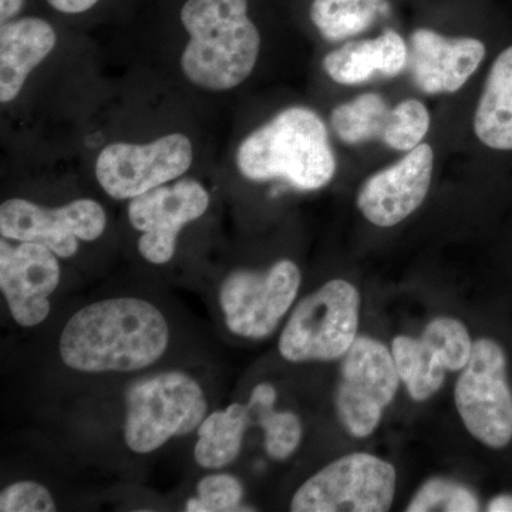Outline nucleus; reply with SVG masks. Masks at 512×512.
<instances>
[{
	"label": "nucleus",
	"instance_id": "nucleus-1",
	"mask_svg": "<svg viewBox=\"0 0 512 512\" xmlns=\"http://www.w3.org/2000/svg\"><path fill=\"white\" fill-rule=\"evenodd\" d=\"M170 342V329L153 303L113 298L74 313L60 336L64 365L83 373H127L158 362Z\"/></svg>",
	"mask_w": 512,
	"mask_h": 512
},
{
	"label": "nucleus",
	"instance_id": "nucleus-2",
	"mask_svg": "<svg viewBox=\"0 0 512 512\" xmlns=\"http://www.w3.org/2000/svg\"><path fill=\"white\" fill-rule=\"evenodd\" d=\"M181 23L190 35L181 69L195 86L227 92L254 72L261 36L249 19L248 0H187Z\"/></svg>",
	"mask_w": 512,
	"mask_h": 512
},
{
	"label": "nucleus",
	"instance_id": "nucleus-3",
	"mask_svg": "<svg viewBox=\"0 0 512 512\" xmlns=\"http://www.w3.org/2000/svg\"><path fill=\"white\" fill-rule=\"evenodd\" d=\"M237 167L251 181L281 178L296 190L316 191L335 175L336 157L319 114L289 107L242 141Z\"/></svg>",
	"mask_w": 512,
	"mask_h": 512
},
{
	"label": "nucleus",
	"instance_id": "nucleus-4",
	"mask_svg": "<svg viewBox=\"0 0 512 512\" xmlns=\"http://www.w3.org/2000/svg\"><path fill=\"white\" fill-rule=\"evenodd\" d=\"M207 410L200 384L187 373L148 376L127 390L124 440L134 453H153L173 437L198 430Z\"/></svg>",
	"mask_w": 512,
	"mask_h": 512
},
{
	"label": "nucleus",
	"instance_id": "nucleus-5",
	"mask_svg": "<svg viewBox=\"0 0 512 512\" xmlns=\"http://www.w3.org/2000/svg\"><path fill=\"white\" fill-rule=\"evenodd\" d=\"M360 293L345 279H332L306 296L279 338V352L292 363L343 359L357 339Z\"/></svg>",
	"mask_w": 512,
	"mask_h": 512
},
{
	"label": "nucleus",
	"instance_id": "nucleus-6",
	"mask_svg": "<svg viewBox=\"0 0 512 512\" xmlns=\"http://www.w3.org/2000/svg\"><path fill=\"white\" fill-rule=\"evenodd\" d=\"M396 468L369 453L332 461L298 488L293 512H384L396 494Z\"/></svg>",
	"mask_w": 512,
	"mask_h": 512
},
{
	"label": "nucleus",
	"instance_id": "nucleus-7",
	"mask_svg": "<svg viewBox=\"0 0 512 512\" xmlns=\"http://www.w3.org/2000/svg\"><path fill=\"white\" fill-rule=\"evenodd\" d=\"M457 412L468 433L485 447L501 450L512 441V390L507 355L493 339L473 343L454 390Z\"/></svg>",
	"mask_w": 512,
	"mask_h": 512
},
{
	"label": "nucleus",
	"instance_id": "nucleus-8",
	"mask_svg": "<svg viewBox=\"0 0 512 512\" xmlns=\"http://www.w3.org/2000/svg\"><path fill=\"white\" fill-rule=\"evenodd\" d=\"M400 382L392 350L377 339L357 336L343 356L335 392L336 416L343 429L356 439L372 436Z\"/></svg>",
	"mask_w": 512,
	"mask_h": 512
},
{
	"label": "nucleus",
	"instance_id": "nucleus-9",
	"mask_svg": "<svg viewBox=\"0 0 512 512\" xmlns=\"http://www.w3.org/2000/svg\"><path fill=\"white\" fill-rule=\"evenodd\" d=\"M298 265L289 259L265 271L238 269L222 282L220 305L227 328L241 338H268L295 302L301 288Z\"/></svg>",
	"mask_w": 512,
	"mask_h": 512
},
{
	"label": "nucleus",
	"instance_id": "nucleus-10",
	"mask_svg": "<svg viewBox=\"0 0 512 512\" xmlns=\"http://www.w3.org/2000/svg\"><path fill=\"white\" fill-rule=\"evenodd\" d=\"M192 160L191 140L180 133L148 144L113 143L97 157L96 177L114 200H133L180 178Z\"/></svg>",
	"mask_w": 512,
	"mask_h": 512
},
{
	"label": "nucleus",
	"instance_id": "nucleus-11",
	"mask_svg": "<svg viewBox=\"0 0 512 512\" xmlns=\"http://www.w3.org/2000/svg\"><path fill=\"white\" fill-rule=\"evenodd\" d=\"M107 217L99 202L80 198L59 208L12 198L0 207V234L18 242H36L59 258H72L79 241H96L106 229Z\"/></svg>",
	"mask_w": 512,
	"mask_h": 512
},
{
	"label": "nucleus",
	"instance_id": "nucleus-12",
	"mask_svg": "<svg viewBox=\"0 0 512 512\" xmlns=\"http://www.w3.org/2000/svg\"><path fill=\"white\" fill-rule=\"evenodd\" d=\"M473 343L466 325L448 316L431 320L420 338H394L390 349L394 363L414 402H426L439 392L448 372H461Z\"/></svg>",
	"mask_w": 512,
	"mask_h": 512
},
{
	"label": "nucleus",
	"instance_id": "nucleus-13",
	"mask_svg": "<svg viewBox=\"0 0 512 512\" xmlns=\"http://www.w3.org/2000/svg\"><path fill=\"white\" fill-rule=\"evenodd\" d=\"M208 207L210 194L204 185L188 178L133 198L128 204V220L141 232V256L150 264H168L175 254L181 229L201 218Z\"/></svg>",
	"mask_w": 512,
	"mask_h": 512
},
{
	"label": "nucleus",
	"instance_id": "nucleus-14",
	"mask_svg": "<svg viewBox=\"0 0 512 512\" xmlns=\"http://www.w3.org/2000/svg\"><path fill=\"white\" fill-rule=\"evenodd\" d=\"M330 123L343 143L377 140L409 153L429 133L430 113L419 100L402 101L392 109L379 94L366 93L335 107Z\"/></svg>",
	"mask_w": 512,
	"mask_h": 512
},
{
	"label": "nucleus",
	"instance_id": "nucleus-15",
	"mask_svg": "<svg viewBox=\"0 0 512 512\" xmlns=\"http://www.w3.org/2000/svg\"><path fill=\"white\" fill-rule=\"evenodd\" d=\"M59 256L42 244L0 241V289L10 315L23 328H33L49 316L50 296L60 282Z\"/></svg>",
	"mask_w": 512,
	"mask_h": 512
},
{
	"label": "nucleus",
	"instance_id": "nucleus-16",
	"mask_svg": "<svg viewBox=\"0 0 512 512\" xmlns=\"http://www.w3.org/2000/svg\"><path fill=\"white\" fill-rule=\"evenodd\" d=\"M433 168V148L429 144H420L399 163L365 181L357 194V208L376 227L390 228L400 224L426 200Z\"/></svg>",
	"mask_w": 512,
	"mask_h": 512
},
{
	"label": "nucleus",
	"instance_id": "nucleus-17",
	"mask_svg": "<svg viewBox=\"0 0 512 512\" xmlns=\"http://www.w3.org/2000/svg\"><path fill=\"white\" fill-rule=\"evenodd\" d=\"M485 46L474 37H446L431 29L410 36L409 67L423 93H456L477 72Z\"/></svg>",
	"mask_w": 512,
	"mask_h": 512
},
{
	"label": "nucleus",
	"instance_id": "nucleus-18",
	"mask_svg": "<svg viewBox=\"0 0 512 512\" xmlns=\"http://www.w3.org/2000/svg\"><path fill=\"white\" fill-rule=\"evenodd\" d=\"M55 29L46 20L22 18L0 28V101L19 96L33 69L55 49Z\"/></svg>",
	"mask_w": 512,
	"mask_h": 512
},
{
	"label": "nucleus",
	"instance_id": "nucleus-19",
	"mask_svg": "<svg viewBox=\"0 0 512 512\" xmlns=\"http://www.w3.org/2000/svg\"><path fill=\"white\" fill-rule=\"evenodd\" d=\"M409 62L403 37L386 30L376 39L357 40L333 50L323 59V69L333 82L357 86L376 77H396Z\"/></svg>",
	"mask_w": 512,
	"mask_h": 512
},
{
	"label": "nucleus",
	"instance_id": "nucleus-20",
	"mask_svg": "<svg viewBox=\"0 0 512 512\" xmlns=\"http://www.w3.org/2000/svg\"><path fill=\"white\" fill-rule=\"evenodd\" d=\"M474 131L493 150H512V46L495 59L476 114Z\"/></svg>",
	"mask_w": 512,
	"mask_h": 512
},
{
	"label": "nucleus",
	"instance_id": "nucleus-21",
	"mask_svg": "<svg viewBox=\"0 0 512 512\" xmlns=\"http://www.w3.org/2000/svg\"><path fill=\"white\" fill-rule=\"evenodd\" d=\"M248 407L229 404L205 417L198 427L195 461L205 470H221L237 460L249 423Z\"/></svg>",
	"mask_w": 512,
	"mask_h": 512
},
{
	"label": "nucleus",
	"instance_id": "nucleus-22",
	"mask_svg": "<svg viewBox=\"0 0 512 512\" xmlns=\"http://www.w3.org/2000/svg\"><path fill=\"white\" fill-rule=\"evenodd\" d=\"M275 387L259 383L252 390L248 402L249 419H254L264 431L266 454L276 461H284L298 450L303 436L302 421L298 414L282 410L276 412Z\"/></svg>",
	"mask_w": 512,
	"mask_h": 512
},
{
	"label": "nucleus",
	"instance_id": "nucleus-23",
	"mask_svg": "<svg viewBox=\"0 0 512 512\" xmlns=\"http://www.w3.org/2000/svg\"><path fill=\"white\" fill-rule=\"evenodd\" d=\"M382 9L383 0H313L311 19L326 40L339 42L369 29Z\"/></svg>",
	"mask_w": 512,
	"mask_h": 512
},
{
	"label": "nucleus",
	"instance_id": "nucleus-24",
	"mask_svg": "<svg viewBox=\"0 0 512 512\" xmlns=\"http://www.w3.org/2000/svg\"><path fill=\"white\" fill-rule=\"evenodd\" d=\"M480 510L477 495L466 485L436 477L426 481L412 501L407 505V512H474Z\"/></svg>",
	"mask_w": 512,
	"mask_h": 512
},
{
	"label": "nucleus",
	"instance_id": "nucleus-25",
	"mask_svg": "<svg viewBox=\"0 0 512 512\" xmlns=\"http://www.w3.org/2000/svg\"><path fill=\"white\" fill-rule=\"evenodd\" d=\"M244 485L231 474H211L197 485V497L185 504L188 512H234L254 511L244 500Z\"/></svg>",
	"mask_w": 512,
	"mask_h": 512
},
{
	"label": "nucleus",
	"instance_id": "nucleus-26",
	"mask_svg": "<svg viewBox=\"0 0 512 512\" xmlns=\"http://www.w3.org/2000/svg\"><path fill=\"white\" fill-rule=\"evenodd\" d=\"M2 512H52L56 503L45 485L36 481H19L0 494Z\"/></svg>",
	"mask_w": 512,
	"mask_h": 512
},
{
	"label": "nucleus",
	"instance_id": "nucleus-27",
	"mask_svg": "<svg viewBox=\"0 0 512 512\" xmlns=\"http://www.w3.org/2000/svg\"><path fill=\"white\" fill-rule=\"evenodd\" d=\"M99 0H47L53 9L57 12L67 13V15H79L93 8Z\"/></svg>",
	"mask_w": 512,
	"mask_h": 512
},
{
	"label": "nucleus",
	"instance_id": "nucleus-28",
	"mask_svg": "<svg viewBox=\"0 0 512 512\" xmlns=\"http://www.w3.org/2000/svg\"><path fill=\"white\" fill-rule=\"evenodd\" d=\"M25 0H0V22L8 23L22 10Z\"/></svg>",
	"mask_w": 512,
	"mask_h": 512
},
{
	"label": "nucleus",
	"instance_id": "nucleus-29",
	"mask_svg": "<svg viewBox=\"0 0 512 512\" xmlns=\"http://www.w3.org/2000/svg\"><path fill=\"white\" fill-rule=\"evenodd\" d=\"M487 511L490 512H512V495L501 494L494 497L488 504Z\"/></svg>",
	"mask_w": 512,
	"mask_h": 512
}]
</instances>
